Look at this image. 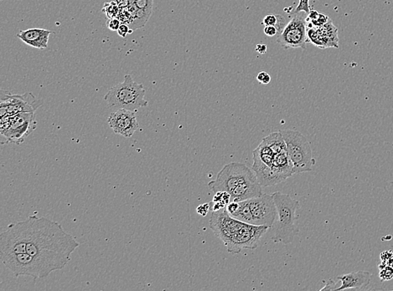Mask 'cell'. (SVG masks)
<instances>
[{"label": "cell", "instance_id": "obj_1", "mask_svg": "<svg viewBox=\"0 0 393 291\" xmlns=\"http://www.w3.org/2000/svg\"><path fill=\"white\" fill-rule=\"evenodd\" d=\"M32 227L26 252L37 260L51 274L70 262V256L79 247L76 238L62 226L47 217L31 216Z\"/></svg>", "mask_w": 393, "mask_h": 291}, {"label": "cell", "instance_id": "obj_2", "mask_svg": "<svg viewBox=\"0 0 393 291\" xmlns=\"http://www.w3.org/2000/svg\"><path fill=\"white\" fill-rule=\"evenodd\" d=\"M272 196L277 211V226L272 236V240L275 243L290 244L299 233V228L295 222L298 219L296 211L299 202L290 195L283 194L282 192H274Z\"/></svg>", "mask_w": 393, "mask_h": 291}, {"label": "cell", "instance_id": "obj_3", "mask_svg": "<svg viewBox=\"0 0 393 291\" xmlns=\"http://www.w3.org/2000/svg\"><path fill=\"white\" fill-rule=\"evenodd\" d=\"M145 89L142 84L136 83L130 75H126L123 83L110 88L104 99L110 107H118L136 112L140 107H147Z\"/></svg>", "mask_w": 393, "mask_h": 291}, {"label": "cell", "instance_id": "obj_4", "mask_svg": "<svg viewBox=\"0 0 393 291\" xmlns=\"http://www.w3.org/2000/svg\"><path fill=\"white\" fill-rule=\"evenodd\" d=\"M288 154L294 165L295 174L309 172L315 165L311 146L305 136L295 130H280Z\"/></svg>", "mask_w": 393, "mask_h": 291}, {"label": "cell", "instance_id": "obj_5", "mask_svg": "<svg viewBox=\"0 0 393 291\" xmlns=\"http://www.w3.org/2000/svg\"><path fill=\"white\" fill-rule=\"evenodd\" d=\"M34 113H21L13 116L1 117V144H20L37 129Z\"/></svg>", "mask_w": 393, "mask_h": 291}, {"label": "cell", "instance_id": "obj_6", "mask_svg": "<svg viewBox=\"0 0 393 291\" xmlns=\"http://www.w3.org/2000/svg\"><path fill=\"white\" fill-rule=\"evenodd\" d=\"M32 219L11 224L0 235V255L26 252L31 231Z\"/></svg>", "mask_w": 393, "mask_h": 291}, {"label": "cell", "instance_id": "obj_7", "mask_svg": "<svg viewBox=\"0 0 393 291\" xmlns=\"http://www.w3.org/2000/svg\"><path fill=\"white\" fill-rule=\"evenodd\" d=\"M256 177L253 170L245 164L232 162L225 165L217 175V179L209 182L208 187L215 193L227 192L232 194L238 185Z\"/></svg>", "mask_w": 393, "mask_h": 291}, {"label": "cell", "instance_id": "obj_8", "mask_svg": "<svg viewBox=\"0 0 393 291\" xmlns=\"http://www.w3.org/2000/svg\"><path fill=\"white\" fill-rule=\"evenodd\" d=\"M0 259L5 267L10 269L15 277L25 275L37 279L50 275L48 271L27 252L0 255Z\"/></svg>", "mask_w": 393, "mask_h": 291}, {"label": "cell", "instance_id": "obj_9", "mask_svg": "<svg viewBox=\"0 0 393 291\" xmlns=\"http://www.w3.org/2000/svg\"><path fill=\"white\" fill-rule=\"evenodd\" d=\"M41 100L31 92L12 94L1 90L0 92V116H13L21 113H34L41 107Z\"/></svg>", "mask_w": 393, "mask_h": 291}, {"label": "cell", "instance_id": "obj_10", "mask_svg": "<svg viewBox=\"0 0 393 291\" xmlns=\"http://www.w3.org/2000/svg\"><path fill=\"white\" fill-rule=\"evenodd\" d=\"M304 12L295 13L291 16L290 22L285 25L282 32L278 34L277 43L285 49L301 48L305 50L307 39V18Z\"/></svg>", "mask_w": 393, "mask_h": 291}, {"label": "cell", "instance_id": "obj_11", "mask_svg": "<svg viewBox=\"0 0 393 291\" xmlns=\"http://www.w3.org/2000/svg\"><path fill=\"white\" fill-rule=\"evenodd\" d=\"M269 229L270 228L266 226L245 224L224 244L227 246V251L232 254H237L242 249H255L261 238Z\"/></svg>", "mask_w": 393, "mask_h": 291}, {"label": "cell", "instance_id": "obj_12", "mask_svg": "<svg viewBox=\"0 0 393 291\" xmlns=\"http://www.w3.org/2000/svg\"><path fill=\"white\" fill-rule=\"evenodd\" d=\"M254 225L273 227L277 216V207L272 195L263 194L248 200Z\"/></svg>", "mask_w": 393, "mask_h": 291}, {"label": "cell", "instance_id": "obj_13", "mask_svg": "<svg viewBox=\"0 0 393 291\" xmlns=\"http://www.w3.org/2000/svg\"><path fill=\"white\" fill-rule=\"evenodd\" d=\"M209 224L214 234L225 243L232 234L243 227L245 223L232 217L226 206L220 211H212Z\"/></svg>", "mask_w": 393, "mask_h": 291}, {"label": "cell", "instance_id": "obj_14", "mask_svg": "<svg viewBox=\"0 0 393 291\" xmlns=\"http://www.w3.org/2000/svg\"><path fill=\"white\" fill-rule=\"evenodd\" d=\"M307 39L318 48H339L338 29L331 20L319 27L307 23Z\"/></svg>", "mask_w": 393, "mask_h": 291}, {"label": "cell", "instance_id": "obj_15", "mask_svg": "<svg viewBox=\"0 0 393 291\" xmlns=\"http://www.w3.org/2000/svg\"><path fill=\"white\" fill-rule=\"evenodd\" d=\"M108 122L115 134L125 138H130L138 129L134 112L123 108L111 114Z\"/></svg>", "mask_w": 393, "mask_h": 291}, {"label": "cell", "instance_id": "obj_16", "mask_svg": "<svg viewBox=\"0 0 393 291\" xmlns=\"http://www.w3.org/2000/svg\"><path fill=\"white\" fill-rule=\"evenodd\" d=\"M53 32L46 29H29L17 34L19 39L34 48L44 50L48 47L49 38Z\"/></svg>", "mask_w": 393, "mask_h": 291}, {"label": "cell", "instance_id": "obj_17", "mask_svg": "<svg viewBox=\"0 0 393 291\" xmlns=\"http://www.w3.org/2000/svg\"><path fill=\"white\" fill-rule=\"evenodd\" d=\"M337 279L341 282L340 287L336 290H344V289H361L367 285H369L372 274L367 271H357L343 274L337 277Z\"/></svg>", "mask_w": 393, "mask_h": 291}, {"label": "cell", "instance_id": "obj_18", "mask_svg": "<svg viewBox=\"0 0 393 291\" xmlns=\"http://www.w3.org/2000/svg\"><path fill=\"white\" fill-rule=\"evenodd\" d=\"M263 194L262 185L258 181V178L256 177L238 185L231 196L232 202H239L259 197Z\"/></svg>", "mask_w": 393, "mask_h": 291}, {"label": "cell", "instance_id": "obj_19", "mask_svg": "<svg viewBox=\"0 0 393 291\" xmlns=\"http://www.w3.org/2000/svg\"><path fill=\"white\" fill-rule=\"evenodd\" d=\"M236 220L245 223V224H254V215L252 213L250 206H249L248 200L239 202V207L237 211L232 215Z\"/></svg>", "mask_w": 393, "mask_h": 291}, {"label": "cell", "instance_id": "obj_20", "mask_svg": "<svg viewBox=\"0 0 393 291\" xmlns=\"http://www.w3.org/2000/svg\"><path fill=\"white\" fill-rule=\"evenodd\" d=\"M263 24L265 26H275L278 30V34H280L285 27V19L280 15H266L263 19Z\"/></svg>", "mask_w": 393, "mask_h": 291}, {"label": "cell", "instance_id": "obj_21", "mask_svg": "<svg viewBox=\"0 0 393 291\" xmlns=\"http://www.w3.org/2000/svg\"><path fill=\"white\" fill-rule=\"evenodd\" d=\"M102 12L105 13L108 19L118 18L119 12H120V7L118 6L117 3L114 2V1H110V2L106 3L104 5Z\"/></svg>", "mask_w": 393, "mask_h": 291}, {"label": "cell", "instance_id": "obj_22", "mask_svg": "<svg viewBox=\"0 0 393 291\" xmlns=\"http://www.w3.org/2000/svg\"><path fill=\"white\" fill-rule=\"evenodd\" d=\"M134 5L137 6L138 9L146 13L150 16L152 14L154 0H136Z\"/></svg>", "mask_w": 393, "mask_h": 291}, {"label": "cell", "instance_id": "obj_23", "mask_svg": "<svg viewBox=\"0 0 393 291\" xmlns=\"http://www.w3.org/2000/svg\"><path fill=\"white\" fill-rule=\"evenodd\" d=\"M231 199H232V196L228 192H217L213 197L212 202H222L227 206L230 203Z\"/></svg>", "mask_w": 393, "mask_h": 291}, {"label": "cell", "instance_id": "obj_24", "mask_svg": "<svg viewBox=\"0 0 393 291\" xmlns=\"http://www.w3.org/2000/svg\"><path fill=\"white\" fill-rule=\"evenodd\" d=\"M379 270V277L382 281H388L393 279V267L386 266Z\"/></svg>", "mask_w": 393, "mask_h": 291}, {"label": "cell", "instance_id": "obj_25", "mask_svg": "<svg viewBox=\"0 0 393 291\" xmlns=\"http://www.w3.org/2000/svg\"><path fill=\"white\" fill-rule=\"evenodd\" d=\"M330 20H331V19H330L327 15H322V14H319V13H318V16H317L315 19H314V20H308L306 19L307 23H309V24H311L312 25L317 27L322 26V25H324V24H326V23L328 22Z\"/></svg>", "mask_w": 393, "mask_h": 291}, {"label": "cell", "instance_id": "obj_26", "mask_svg": "<svg viewBox=\"0 0 393 291\" xmlns=\"http://www.w3.org/2000/svg\"><path fill=\"white\" fill-rule=\"evenodd\" d=\"M309 0H299V5L295 9V13L304 12L309 14Z\"/></svg>", "mask_w": 393, "mask_h": 291}, {"label": "cell", "instance_id": "obj_27", "mask_svg": "<svg viewBox=\"0 0 393 291\" xmlns=\"http://www.w3.org/2000/svg\"><path fill=\"white\" fill-rule=\"evenodd\" d=\"M121 24L122 22L118 18H113V19H109V20L106 21V27L113 31H118Z\"/></svg>", "mask_w": 393, "mask_h": 291}, {"label": "cell", "instance_id": "obj_28", "mask_svg": "<svg viewBox=\"0 0 393 291\" xmlns=\"http://www.w3.org/2000/svg\"><path fill=\"white\" fill-rule=\"evenodd\" d=\"M257 80L261 83V84H268L271 82V77L268 73L266 71H261L260 73H258V75L257 76Z\"/></svg>", "mask_w": 393, "mask_h": 291}, {"label": "cell", "instance_id": "obj_29", "mask_svg": "<svg viewBox=\"0 0 393 291\" xmlns=\"http://www.w3.org/2000/svg\"><path fill=\"white\" fill-rule=\"evenodd\" d=\"M210 203L201 204L196 208V212L200 214V216H205L207 215L208 211L210 210Z\"/></svg>", "mask_w": 393, "mask_h": 291}, {"label": "cell", "instance_id": "obj_30", "mask_svg": "<svg viewBox=\"0 0 393 291\" xmlns=\"http://www.w3.org/2000/svg\"><path fill=\"white\" fill-rule=\"evenodd\" d=\"M129 29H130V27L128 26V24L122 23L120 27H119V29H118V34H119V37L125 38V37L129 34V31H130Z\"/></svg>", "mask_w": 393, "mask_h": 291}, {"label": "cell", "instance_id": "obj_31", "mask_svg": "<svg viewBox=\"0 0 393 291\" xmlns=\"http://www.w3.org/2000/svg\"><path fill=\"white\" fill-rule=\"evenodd\" d=\"M263 31L266 35L269 37H275L276 34H278V30L275 26H265Z\"/></svg>", "mask_w": 393, "mask_h": 291}, {"label": "cell", "instance_id": "obj_32", "mask_svg": "<svg viewBox=\"0 0 393 291\" xmlns=\"http://www.w3.org/2000/svg\"><path fill=\"white\" fill-rule=\"evenodd\" d=\"M336 284H337L334 281L333 279H329L328 282L326 283V285H325L322 289H320V291L336 290L338 288V287L336 286Z\"/></svg>", "mask_w": 393, "mask_h": 291}, {"label": "cell", "instance_id": "obj_33", "mask_svg": "<svg viewBox=\"0 0 393 291\" xmlns=\"http://www.w3.org/2000/svg\"><path fill=\"white\" fill-rule=\"evenodd\" d=\"M111 1H114V2L117 3L120 9H123V8L128 7L129 5H133L135 3L136 0H111Z\"/></svg>", "mask_w": 393, "mask_h": 291}, {"label": "cell", "instance_id": "obj_34", "mask_svg": "<svg viewBox=\"0 0 393 291\" xmlns=\"http://www.w3.org/2000/svg\"><path fill=\"white\" fill-rule=\"evenodd\" d=\"M239 207V202H230L227 206V210L229 212L230 215L232 216L233 214L237 211V209Z\"/></svg>", "mask_w": 393, "mask_h": 291}, {"label": "cell", "instance_id": "obj_35", "mask_svg": "<svg viewBox=\"0 0 393 291\" xmlns=\"http://www.w3.org/2000/svg\"><path fill=\"white\" fill-rule=\"evenodd\" d=\"M381 261H387V260H391L393 258V252L391 250H387V251H384L381 252L380 255Z\"/></svg>", "mask_w": 393, "mask_h": 291}, {"label": "cell", "instance_id": "obj_36", "mask_svg": "<svg viewBox=\"0 0 393 291\" xmlns=\"http://www.w3.org/2000/svg\"><path fill=\"white\" fill-rule=\"evenodd\" d=\"M212 211H220L227 206V205H225L222 202H212Z\"/></svg>", "mask_w": 393, "mask_h": 291}, {"label": "cell", "instance_id": "obj_37", "mask_svg": "<svg viewBox=\"0 0 393 291\" xmlns=\"http://www.w3.org/2000/svg\"><path fill=\"white\" fill-rule=\"evenodd\" d=\"M256 51H258V53L265 54L267 52V46L264 44H258L256 46Z\"/></svg>", "mask_w": 393, "mask_h": 291}]
</instances>
